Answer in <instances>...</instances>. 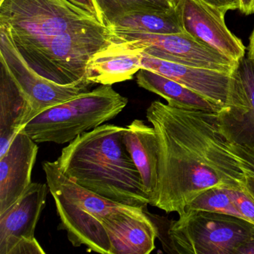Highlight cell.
<instances>
[{"label": "cell", "mask_w": 254, "mask_h": 254, "mask_svg": "<svg viewBox=\"0 0 254 254\" xmlns=\"http://www.w3.org/2000/svg\"><path fill=\"white\" fill-rule=\"evenodd\" d=\"M146 117L158 147V179L150 205L181 215L209 189L244 190L246 175L220 130L217 113L154 101Z\"/></svg>", "instance_id": "cell-1"}, {"label": "cell", "mask_w": 254, "mask_h": 254, "mask_svg": "<svg viewBox=\"0 0 254 254\" xmlns=\"http://www.w3.org/2000/svg\"><path fill=\"white\" fill-rule=\"evenodd\" d=\"M0 29L34 71L61 85L87 79L89 61L111 43L109 29L69 0H2Z\"/></svg>", "instance_id": "cell-2"}, {"label": "cell", "mask_w": 254, "mask_h": 254, "mask_svg": "<svg viewBox=\"0 0 254 254\" xmlns=\"http://www.w3.org/2000/svg\"><path fill=\"white\" fill-rule=\"evenodd\" d=\"M126 127L103 124L62 149L61 170L81 187L112 201L145 208L149 197L124 142Z\"/></svg>", "instance_id": "cell-3"}, {"label": "cell", "mask_w": 254, "mask_h": 254, "mask_svg": "<svg viewBox=\"0 0 254 254\" xmlns=\"http://www.w3.org/2000/svg\"><path fill=\"white\" fill-rule=\"evenodd\" d=\"M47 184L60 218L59 230H65L75 247H87V251L111 254L104 218L117 212L145 214V208L133 207L102 197L68 178L57 161L43 163Z\"/></svg>", "instance_id": "cell-4"}, {"label": "cell", "mask_w": 254, "mask_h": 254, "mask_svg": "<svg viewBox=\"0 0 254 254\" xmlns=\"http://www.w3.org/2000/svg\"><path fill=\"white\" fill-rule=\"evenodd\" d=\"M127 105V98L112 85H101L45 110L20 132L37 143H69L84 132L115 118Z\"/></svg>", "instance_id": "cell-5"}, {"label": "cell", "mask_w": 254, "mask_h": 254, "mask_svg": "<svg viewBox=\"0 0 254 254\" xmlns=\"http://www.w3.org/2000/svg\"><path fill=\"white\" fill-rule=\"evenodd\" d=\"M172 253L236 254L254 237V225L233 215L206 211H185L167 231Z\"/></svg>", "instance_id": "cell-6"}, {"label": "cell", "mask_w": 254, "mask_h": 254, "mask_svg": "<svg viewBox=\"0 0 254 254\" xmlns=\"http://www.w3.org/2000/svg\"><path fill=\"white\" fill-rule=\"evenodd\" d=\"M111 42L179 64L233 73L238 64L184 32L169 35L111 32Z\"/></svg>", "instance_id": "cell-7"}, {"label": "cell", "mask_w": 254, "mask_h": 254, "mask_svg": "<svg viewBox=\"0 0 254 254\" xmlns=\"http://www.w3.org/2000/svg\"><path fill=\"white\" fill-rule=\"evenodd\" d=\"M1 74L5 75L29 102L35 117L43 111L63 103L93 85L87 79L69 85H61L37 73L25 62L8 34L0 29Z\"/></svg>", "instance_id": "cell-8"}, {"label": "cell", "mask_w": 254, "mask_h": 254, "mask_svg": "<svg viewBox=\"0 0 254 254\" xmlns=\"http://www.w3.org/2000/svg\"><path fill=\"white\" fill-rule=\"evenodd\" d=\"M47 184L32 183L23 195L0 214V254H45L35 236L47 200Z\"/></svg>", "instance_id": "cell-9"}, {"label": "cell", "mask_w": 254, "mask_h": 254, "mask_svg": "<svg viewBox=\"0 0 254 254\" xmlns=\"http://www.w3.org/2000/svg\"><path fill=\"white\" fill-rule=\"evenodd\" d=\"M233 75L230 99L217 113L218 126L228 142L254 149V60L244 58Z\"/></svg>", "instance_id": "cell-10"}, {"label": "cell", "mask_w": 254, "mask_h": 254, "mask_svg": "<svg viewBox=\"0 0 254 254\" xmlns=\"http://www.w3.org/2000/svg\"><path fill=\"white\" fill-rule=\"evenodd\" d=\"M177 8L184 32L236 63L245 58L246 47L227 28L226 13L198 0H178Z\"/></svg>", "instance_id": "cell-11"}, {"label": "cell", "mask_w": 254, "mask_h": 254, "mask_svg": "<svg viewBox=\"0 0 254 254\" xmlns=\"http://www.w3.org/2000/svg\"><path fill=\"white\" fill-rule=\"evenodd\" d=\"M142 69L170 78L222 109L227 105L233 84V73L186 66L142 54Z\"/></svg>", "instance_id": "cell-12"}, {"label": "cell", "mask_w": 254, "mask_h": 254, "mask_svg": "<svg viewBox=\"0 0 254 254\" xmlns=\"http://www.w3.org/2000/svg\"><path fill=\"white\" fill-rule=\"evenodd\" d=\"M38 152L37 142L19 132L0 157V214L15 203L32 184Z\"/></svg>", "instance_id": "cell-13"}, {"label": "cell", "mask_w": 254, "mask_h": 254, "mask_svg": "<svg viewBox=\"0 0 254 254\" xmlns=\"http://www.w3.org/2000/svg\"><path fill=\"white\" fill-rule=\"evenodd\" d=\"M111 254H148L155 249L158 229L148 212L142 215L117 212L102 221Z\"/></svg>", "instance_id": "cell-14"}, {"label": "cell", "mask_w": 254, "mask_h": 254, "mask_svg": "<svg viewBox=\"0 0 254 254\" xmlns=\"http://www.w3.org/2000/svg\"><path fill=\"white\" fill-rule=\"evenodd\" d=\"M142 54L111 42L89 61L86 78L93 84L112 85L133 78L142 69Z\"/></svg>", "instance_id": "cell-15"}, {"label": "cell", "mask_w": 254, "mask_h": 254, "mask_svg": "<svg viewBox=\"0 0 254 254\" xmlns=\"http://www.w3.org/2000/svg\"><path fill=\"white\" fill-rule=\"evenodd\" d=\"M124 142L140 174L144 191L150 201L158 179V147L154 127L142 120H133L126 127Z\"/></svg>", "instance_id": "cell-16"}, {"label": "cell", "mask_w": 254, "mask_h": 254, "mask_svg": "<svg viewBox=\"0 0 254 254\" xmlns=\"http://www.w3.org/2000/svg\"><path fill=\"white\" fill-rule=\"evenodd\" d=\"M136 83L139 87L161 96L168 105L175 108L215 113L221 110L218 105L182 84L148 69H141L137 72Z\"/></svg>", "instance_id": "cell-17"}, {"label": "cell", "mask_w": 254, "mask_h": 254, "mask_svg": "<svg viewBox=\"0 0 254 254\" xmlns=\"http://www.w3.org/2000/svg\"><path fill=\"white\" fill-rule=\"evenodd\" d=\"M111 32H141L169 35L184 32L178 8L168 11L128 14L108 26Z\"/></svg>", "instance_id": "cell-18"}, {"label": "cell", "mask_w": 254, "mask_h": 254, "mask_svg": "<svg viewBox=\"0 0 254 254\" xmlns=\"http://www.w3.org/2000/svg\"><path fill=\"white\" fill-rule=\"evenodd\" d=\"M98 18L108 27L124 16L175 9L178 0H93Z\"/></svg>", "instance_id": "cell-19"}, {"label": "cell", "mask_w": 254, "mask_h": 254, "mask_svg": "<svg viewBox=\"0 0 254 254\" xmlns=\"http://www.w3.org/2000/svg\"><path fill=\"white\" fill-rule=\"evenodd\" d=\"M191 210L225 214L244 219L227 193V189L215 187L203 191L187 205L185 211Z\"/></svg>", "instance_id": "cell-20"}, {"label": "cell", "mask_w": 254, "mask_h": 254, "mask_svg": "<svg viewBox=\"0 0 254 254\" xmlns=\"http://www.w3.org/2000/svg\"><path fill=\"white\" fill-rule=\"evenodd\" d=\"M227 191L244 219L254 225V198L245 189L244 190L227 189Z\"/></svg>", "instance_id": "cell-21"}, {"label": "cell", "mask_w": 254, "mask_h": 254, "mask_svg": "<svg viewBox=\"0 0 254 254\" xmlns=\"http://www.w3.org/2000/svg\"><path fill=\"white\" fill-rule=\"evenodd\" d=\"M232 152L240 162V166L247 176L254 177V149L246 146L228 142Z\"/></svg>", "instance_id": "cell-22"}, {"label": "cell", "mask_w": 254, "mask_h": 254, "mask_svg": "<svg viewBox=\"0 0 254 254\" xmlns=\"http://www.w3.org/2000/svg\"><path fill=\"white\" fill-rule=\"evenodd\" d=\"M210 6L218 8L223 12L227 13L228 11L239 10L240 0H198Z\"/></svg>", "instance_id": "cell-23"}, {"label": "cell", "mask_w": 254, "mask_h": 254, "mask_svg": "<svg viewBox=\"0 0 254 254\" xmlns=\"http://www.w3.org/2000/svg\"><path fill=\"white\" fill-rule=\"evenodd\" d=\"M72 3L75 4L77 6L83 8L85 11H88L90 14L97 17V12H96V8L93 4V0H69ZM99 19V18H98Z\"/></svg>", "instance_id": "cell-24"}, {"label": "cell", "mask_w": 254, "mask_h": 254, "mask_svg": "<svg viewBox=\"0 0 254 254\" xmlns=\"http://www.w3.org/2000/svg\"><path fill=\"white\" fill-rule=\"evenodd\" d=\"M239 11L245 15L254 14V0H240Z\"/></svg>", "instance_id": "cell-25"}, {"label": "cell", "mask_w": 254, "mask_h": 254, "mask_svg": "<svg viewBox=\"0 0 254 254\" xmlns=\"http://www.w3.org/2000/svg\"><path fill=\"white\" fill-rule=\"evenodd\" d=\"M236 254H254V237L239 247Z\"/></svg>", "instance_id": "cell-26"}, {"label": "cell", "mask_w": 254, "mask_h": 254, "mask_svg": "<svg viewBox=\"0 0 254 254\" xmlns=\"http://www.w3.org/2000/svg\"><path fill=\"white\" fill-rule=\"evenodd\" d=\"M245 190L248 191V194H249L254 200V177H246Z\"/></svg>", "instance_id": "cell-27"}, {"label": "cell", "mask_w": 254, "mask_h": 254, "mask_svg": "<svg viewBox=\"0 0 254 254\" xmlns=\"http://www.w3.org/2000/svg\"><path fill=\"white\" fill-rule=\"evenodd\" d=\"M248 58L254 60V29L250 37L249 46L248 47Z\"/></svg>", "instance_id": "cell-28"}, {"label": "cell", "mask_w": 254, "mask_h": 254, "mask_svg": "<svg viewBox=\"0 0 254 254\" xmlns=\"http://www.w3.org/2000/svg\"><path fill=\"white\" fill-rule=\"evenodd\" d=\"M1 1H2V0H0V2H1Z\"/></svg>", "instance_id": "cell-29"}]
</instances>
